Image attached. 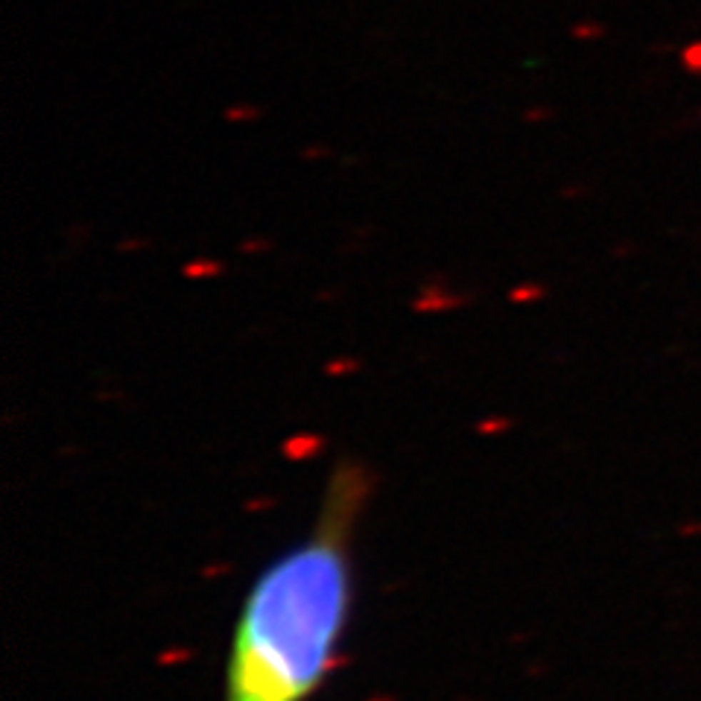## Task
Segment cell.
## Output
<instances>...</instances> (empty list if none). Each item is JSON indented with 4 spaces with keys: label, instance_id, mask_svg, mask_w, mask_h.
<instances>
[{
    "label": "cell",
    "instance_id": "obj_9",
    "mask_svg": "<svg viewBox=\"0 0 701 701\" xmlns=\"http://www.w3.org/2000/svg\"><path fill=\"white\" fill-rule=\"evenodd\" d=\"M553 117V109H547V106H529L526 111H523V120L526 123H544V120H550Z\"/></svg>",
    "mask_w": 701,
    "mask_h": 701
},
{
    "label": "cell",
    "instance_id": "obj_10",
    "mask_svg": "<svg viewBox=\"0 0 701 701\" xmlns=\"http://www.w3.org/2000/svg\"><path fill=\"white\" fill-rule=\"evenodd\" d=\"M599 33V26H593V24H576L573 26V36L576 39H593Z\"/></svg>",
    "mask_w": 701,
    "mask_h": 701
},
{
    "label": "cell",
    "instance_id": "obj_3",
    "mask_svg": "<svg viewBox=\"0 0 701 701\" xmlns=\"http://www.w3.org/2000/svg\"><path fill=\"white\" fill-rule=\"evenodd\" d=\"M261 117H263V109L254 106V103H231V106L222 109V120L234 123V126H240V123H258Z\"/></svg>",
    "mask_w": 701,
    "mask_h": 701
},
{
    "label": "cell",
    "instance_id": "obj_7",
    "mask_svg": "<svg viewBox=\"0 0 701 701\" xmlns=\"http://www.w3.org/2000/svg\"><path fill=\"white\" fill-rule=\"evenodd\" d=\"M149 246H152L149 237H126V240H120L114 248H117L120 254H132V251H143V248H149Z\"/></svg>",
    "mask_w": 701,
    "mask_h": 701
},
{
    "label": "cell",
    "instance_id": "obj_5",
    "mask_svg": "<svg viewBox=\"0 0 701 701\" xmlns=\"http://www.w3.org/2000/svg\"><path fill=\"white\" fill-rule=\"evenodd\" d=\"M272 240L269 237H263V234H248V237H243L240 240V246H237V251L240 254H246V258H258V254H266V251H272Z\"/></svg>",
    "mask_w": 701,
    "mask_h": 701
},
{
    "label": "cell",
    "instance_id": "obj_2",
    "mask_svg": "<svg viewBox=\"0 0 701 701\" xmlns=\"http://www.w3.org/2000/svg\"><path fill=\"white\" fill-rule=\"evenodd\" d=\"M226 272V263L216 261V258H208V254H199V258L187 261L181 266V275L190 278V281H199V278H219Z\"/></svg>",
    "mask_w": 701,
    "mask_h": 701
},
{
    "label": "cell",
    "instance_id": "obj_8",
    "mask_svg": "<svg viewBox=\"0 0 701 701\" xmlns=\"http://www.w3.org/2000/svg\"><path fill=\"white\" fill-rule=\"evenodd\" d=\"M544 290L538 283H520L518 290H512V301H532V298H540Z\"/></svg>",
    "mask_w": 701,
    "mask_h": 701
},
{
    "label": "cell",
    "instance_id": "obj_1",
    "mask_svg": "<svg viewBox=\"0 0 701 701\" xmlns=\"http://www.w3.org/2000/svg\"><path fill=\"white\" fill-rule=\"evenodd\" d=\"M368 500L371 470L339 459L307 535L243 596L222 701H310L325 687L354 614V544Z\"/></svg>",
    "mask_w": 701,
    "mask_h": 701
},
{
    "label": "cell",
    "instance_id": "obj_4",
    "mask_svg": "<svg viewBox=\"0 0 701 701\" xmlns=\"http://www.w3.org/2000/svg\"><path fill=\"white\" fill-rule=\"evenodd\" d=\"M459 301H462L459 296L441 293V290H427V293L415 301V310H448V307H456Z\"/></svg>",
    "mask_w": 701,
    "mask_h": 701
},
{
    "label": "cell",
    "instance_id": "obj_6",
    "mask_svg": "<svg viewBox=\"0 0 701 701\" xmlns=\"http://www.w3.org/2000/svg\"><path fill=\"white\" fill-rule=\"evenodd\" d=\"M333 155V149L328 146V143H307V146H301L298 149V158H301V161L304 164H313V161H325V158H331Z\"/></svg>",
    "mask_w": 701,
    "mask_h": 701
}]
</instances>
